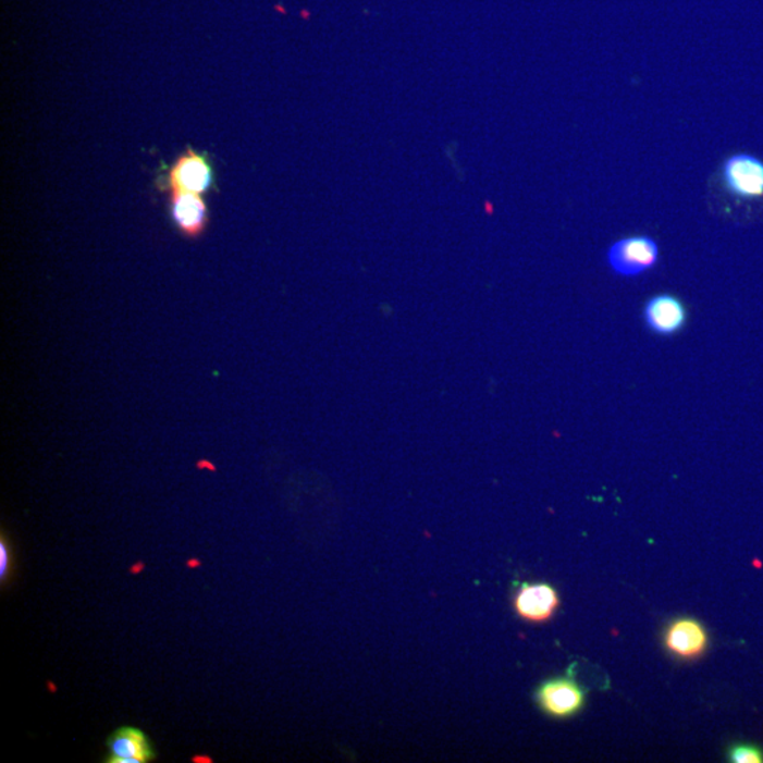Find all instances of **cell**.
Instances as JSON below:
<instances>
[{
  "label": "cell",
  "mask_w": 763,
  "mask_h": 763,
  "mask_svg": "<svg viewBox=\"0 0 763 763\" xmlns=\"http://www.w3.org/2000/svg\"><path fill=\"white\" fill-rule=\"evenodd\" d=\"M160 192L204 194L216 188L214 165L210 155L187 148L172 165H163L156 180Z\"/></svg>",
  "instance_id": "cell-1"
},
{
  "label": "cell",
  "mask_w": 763,
  "mask_h": 763,
  "mask_svg": "<svg viewBox=\"0 0 763 763\" xmlns=\"http://www.w3.org/2000/svg\"><path fill=\"white\" fill-rule=\"evenodd\" d=\"M608 264L618 276L633 278L655 267L659 246L649 236H630L616 241L608 250Z\"/></svg>",
  "instance_id": "cell-2"
},
{
  "label": "cell",
  "mask_w": 763,
  "mask_h": 763,
  "mask_svg": "<svg viewBox=\"0 0 763 763\" xmlns=\"http://www.w3.org/2000/svg\"><path fill=\"white\" fill-rule=\"evenodd\" d=\"M584 691L570 677L550 679L536 690L539 707L556 718H566L578 713L584 705Z\"/></svg>",
  "instance_id": "cell-3"
},
{
  "label": "cell",
  "mask_w": 763,
  "mask_h": 763,
  "mask_svg": "<svg viewBox=\"0 0 763 763\" xmlns=\"http://www.w3.org/2000/svg\"><path fill=\"white\" fill-rule=\"evenodd\" d=\"M723 179L733 196L746 200L763 196V163L751 155H736L725 161Z\"/></svg>",
  "instance_id": "cell-4"
},
{
  "label": "cell",
  "mask_w": 763,
  "mask_h": 763,
  "mask_svg": "<svg viewBox=\"0 0 763 763\" xmlns=\"http://www.w3.org/2000/svg\"><path fill=\"white\" fill-rule=\"evenodd\" d=\"M170 217L175 230L189 239H196L210 224V211L201 194L174 192L170 196Z\"/></svg>",
  "instance_id": "cell-5"
},
{
  "label": "cell",
  "mask_w": 763,
  "mask_h": 763,
  "mask_svg": "<svg viewBox=\"0 0 763 763\" xmlns=\"http://www.w3.org/2000/svg\"><path fill=\"white\" fill-rule=\"evenodd\" d=\"M561 604L557 591L546 582L520 584L515 595V611L520 618L528 623H546Z\"/></svg>",
  "instance_id": "cell-6"
},
{
  "label": "cell",
  "mask_w": 763,
  "mask_h": 763,
  "mask_svg": "<svg viewBox=\"0 0 763 763\" xmlns=\"http://www.w3.org/2000/svg\"><path fill=\"white\" fill-rule=\"evenodd\" d=\"M108 763H149L156 760L150 739L141 729L121 727L107 741Z\"/></svg>",
  "instance_id": "cell-7"
},
{
  "label": "cell",
  "mask_w": 763,
  "mask_h": 763,
  "mask_svg": "<svg viewBox=\"0 0 763 763\" xmlns=\"http://www.w3.org/2000/svg\"><path fill=\"white\" fill-rule=\"evenodd\" d=\"M644 322L653 333L661 335L676 334L684 329L687 312L679 298L661 295L652 297L643 311Z\"/></svg>",
  "instance_id": "cell-8"
},
{
  "label": "cell",
  "mask_w": 763,
  "mask_h": 763,
  "mask_svg": "<svg viewBox=\"0 0 763 763\" xmlns=\"http://www.w3.org/2000/svg\"><path fill=\"white\" fill-rule=\"evenodd\" d=\"M665 641L673 655L693 659L707 649L709 635L697 620L679 619L667 629Z\"/></svg>",
  "instance_id": "cell-9"
},
{
  "label": "cell",
  "mask_w": 763,
  "mask_h": 763,
  "mask_svg": "<svg viewBox=\"0 0 763 763\" xmlns=\"http://www.w3.org/2000/svg\"><path fill=\"white\" fill-rule=\"evenodd\" d=\"M729 761L734 763H761L763 762V752L760 747L751 746V743H737L731 747L728 753Z\"/></svg>",
  "instance_id": "cell-10"
},
{
  "label": "cell",
  "mask_w": 763,
  "mask_h": 763,
  "mask_svg": "<svg viewBox=\"0 0 763 763\" xmlns=\"http://www.w3.org/2000/svg\"><path fill=\"white\" fill-rule=\"evenodd\" d=\"M13 571V553L11 543L4 538V533L0 536V584H8Z\"/></svg>",
  "instance_id": "cell-11"
}]
</instances>
